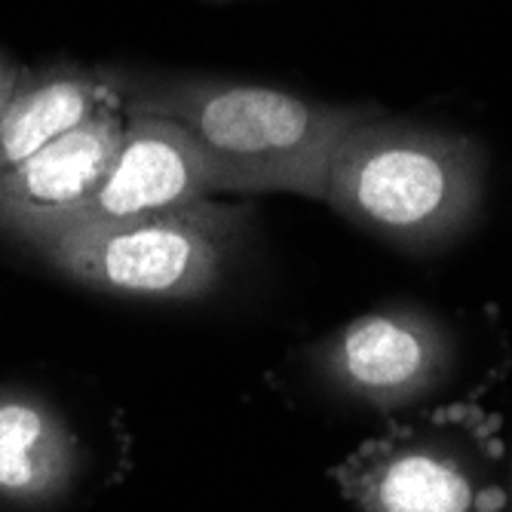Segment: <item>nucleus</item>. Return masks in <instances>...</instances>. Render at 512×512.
<instances>
[{
    "label": "nucleus",
    "mask_w": 512,
    "mask_h": 512,
    "mask_svg": "<svg viewBox=\"0 0 512 512\" xmlns=\"http://www.w3.org/2000/svg\"><path fill=\"white\" fill-rule=\"evenodd\" d=\"M123 114L175 123L197 148L212 194L325 197L344 135L375 105L316 102L276 86L206 74L111 71Z\"/></svg>",
    "instance_id": "f257e3e1"
},
{
    "label": "nucleus",
    "mask_w": 512,
    "mask_h": 512,
    "mask_svg": "<svg viewBox=\"0 0 512 512\" xmlns=\"http://www.w3.org/2000/svg\"><path fill=\"white\" fill-rule=\"evenodd\" d=\"M488 154L473 135L378 108L338 145L325 203L362 234L408 255H433L476 227Z\"/></svg>",
    "instance_id": "f03ea898"
},
{
    "label": "nucleus",
    "mask_w": 512,
    "mask_h": 512,
    "mask_svg": "<svg viewBox=\"0 0 512 512\" xmlns=\"http://www.w3.org/2000/svg\"><path fill=\"white\" fill-rule=\"evenodd\" d=\"M252 215L240 206H194L135 218L77 221L43 234L31 249L80 286L157 301L215 292L240 258Z\"/></svg>",
    "instance_id": "7ed1b4c3"
},
{
    "label": "nucleus",
    "mask_w": 512,
    "mask_h": 512,
    "mask_svg": "<svg viewBox=\"0 0 512 512\" xmlns=\"http://www.w3.org/2000/svg\"><path fill=\"white\" fill-rule=\"evenodd\" d=\"M497 421L473 405L371 439L335 470L359 512H503Z\"/></svg>",
    "instance_id": "20e7f679"
},
{
    "label": "nucleus",
    "mask_w": 512,
    "mask_h": 512,
    "mask_svg": "<svg viewBox=\"0 0 512 512\" xmlns=\"http://www.w3.org/2000/svg\"><path fill=\"white\" fill-rule=\"evenodd\" d=\"M454 362V332L421 304L371 310L313 350V365L325 384L381 411L430 399L448 381Z\"/></svg>",
    "instance_id": "39448f33"
},
{
    "label": "nucleus",
    "mask_w": 512,
    "mask_h": 512,
    "mask_svg": "<svg viewBox=\"0 0 512 512\" xmlns=\"http://www.w3.org/2000/svg\"><path fill=\"white\" fill-rule=\"evenodd\" d=\"M123 126L126 114L114 96L56 142L10 169L0 178V230L31 246L53 227L71 221L99 191Z\"/></svg>",
    "instance_id": "423d86ee"
},
{
    "label": "nucleus",
    "mask_w": 512,
    "mask_h": 512,
    "mask_svg": "<svg viewBox=\"0 0 512 512\" xmlns=\"http://www.w3.org/2000/svg\"><path fill=\"white\" fill-rule=\"evenodd\" d=\"M209 194L206 166L188 135L169 120L126 114L123 138L99 191L65 224L135 221L194 206L209 200Z\"/></svg>",
    "instance_id": "0eeeda50"
},
{
    "label": "nucleus",
    "mask_w": 512,
    "mask_h": 512,
    "mask_svg": "<svg viewBox=\"0 0 512 512\" xmlns=\"http://www.w3.org/2000/svg\"><path fill=\"white\" fill-rule=\"evenodd\" d=\"M80 467L83 448L62 411L31 390L0 387V503L53 506L71 494Z\"/></svg>",
    "instance_id": "6e6552de"
},
{
    "label": "nucleus",
    "mask_w": 512,
    "mask_h": 512,
    "mask_svg": "<svg viewBox=\"0 0 512 512\" xmlns=\"http://www.w3.org/2000/svg\"><path fill=\"white\" fill-rule=\"evenodd\" d=\"M114 99L111 71L56 62L25 68L0 117V178Z\"/></svg>",
    "instance_id": "1a4fd4ad"
},
{
    "label": "nucleus",
    "mask_w": 512,
    "mask_h": 512,
    "mask_svg": "<svg viewBox=\"0 0 512 512\" xmlns=\"http://www.w3.org/2000/svg\"><path fill=\"white\" fill-rule=\"evenodd\" d=\"M22 74H25V68H22L13 56L0 53V117H4L10 99L16 96V89H19V83H22Z\"/></svg>",
    "instance_id": "9d476101"
},
{
    "label": "nucleus",
    "mask_w": 512,
    "mask_h": 512,
    "mask_svg": "<svg viewBox=\"0 0 512 512\" xmlns=\"http://www.w3.org/2000/svg\"><path fill=\"white\" fill-rule=\"evenodd\" d=\"M206 4H234V0H206Z\"/></svg>",
    "instance_id": "9b49d317"
},
{
    "label": "nucleus",
    "mask_w": 512,
    "mask_h": 512,
    "mask_svg": "<svg viewBox=\"0 0 512 512\" xmlns=\"http://www.w3.org/2000/svg\"><path fill=\"white\" fill-rule=\"evenodd\" d=\"M503 512H512V497H506V509Z\"/></svg>",
    "instance_id": "f8f14e48"
}]
</instances>
